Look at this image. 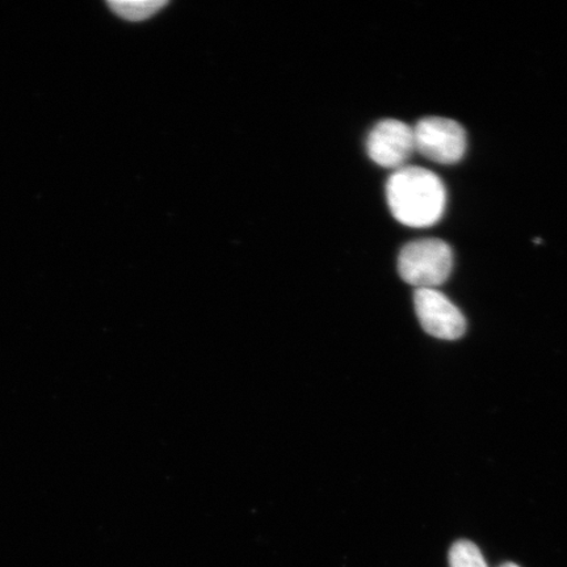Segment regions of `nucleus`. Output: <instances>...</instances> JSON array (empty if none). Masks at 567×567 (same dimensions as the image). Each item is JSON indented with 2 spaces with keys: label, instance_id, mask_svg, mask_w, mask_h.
<instances>
[{
  "label": "nucleus",
  "instance_id": "nucleus-3",
  "mask_svg": "<svg viewBox=\"0 0 567 567\" xmlns=\"http://www.w3.org/2000/svg\"><path fill=\"white\" fill-rule=\"evenodd\" d=\"M415 148L439 165H455L466 152V133L455 120L424 117L413 127Z\"/></svg>",
  "mask_w": 567,
  "mask_h": 567
},
{
  "label": "nucleus",
  "instance_id": "nucleus-6",
  "mask_svg": "<svg viewBox=\"0 0 567 567\" xmlns=\"http://www.w3.org/2000/svg\"><path fill=\"white\" fill-rule=\"evenodd\" d=\"M166 4L165 0H113L109 3L116 16L131 21L146 20Z\"/></svg>",
  "mask_w": 567,
  "mask_h": 567
},
{
  "label": "nucleus",
  "instance_id": "nucleus-8",
  "mask_svg": "<svg viewBox=\"0 0 567 567\" xmlns=\"http://www.w3.org/2000/svg\"><path fill=\"white\" fill-rule=\"evenodd\" d=\"M501 567H520V566H517L513 563H507V564H503Z\"/></svg>",
  "mask_w": 567,
  "mask_h": 567
},
{
  "label": "nucleus",
  "instance_id": "nucleus-7",
  "mask_svg": "<svg viewBox=\"0 0 567 567\" xmlns=\"http://www.w3.org/2000/svg\"><path fill=\"white\" fill-rule=\"evenodd\" d=\"M450 567H488L476 544L460 540L450 550Z\"/></svg>",
  "mask_w": 567,
  "mask_h": 567
},
{
  "label": "nucleus",
  "instance_id": "nucleus-1",
  "mask_svg": "<svg viewBox=\"0 0 567 567\" xmlns=\"http://www.w3.org/2000/svg\"><path fill=\"white\" fill-rule=\"evenodd\" d=\"M386 200L396 221L409 228H429L443 216L446 190L430 169L405 166L390 175Z\"/></svg>",
  "mask_w": 567,
  "mask_h": 567
},
{
  "label": "nucleus",
  "instance_id": "nucleus-5",
  "mask_svg": "<svg viewBox=\"0 0 567 567\" xmlns=\"http://www.w3.org/2000/svg\"><path fill=\"white\" fill-rule=\"evenodd\" d=\"M415 151L414 130L400 120H382L367 140L368 155L385 168L405 167Z\"/></svg>",
  "mask_w": 567,
  "mask_h": 567
},
{
  "label": "nucleus",
  "instance_id": "nucleus-4",
  "mask_svg": "<svg viewBox=\"0 0 567 567\" xmlns=\"http://www.w3.org/2000/svg\"><path fill=\"white\" fill-rule=\"evenodd\" d=\"M414 305L417 319L427 334L444 340H455L465 334L464 315L437 289H416Z\"/></svg>",
  "mask_w": 567,
  "mask_h": 567
},
{
  "label": "nucleus",
  "instance_id": "nucleus-2",
  "mask_svg": "<svg viewBox=\"0 0 567 567\" xmlns=\"http://www.w3.org/2000/svg\"><path fill=\"white\" fill-rule=\"evenodd\" d=\"M452 267V248L437 238L413 240L402 248L399 257L401 278L416 289L442 286L449 280Z\"/></svg>",
  "mask_w": 567,
  "mask_h": 567
}]
</instances>
